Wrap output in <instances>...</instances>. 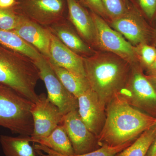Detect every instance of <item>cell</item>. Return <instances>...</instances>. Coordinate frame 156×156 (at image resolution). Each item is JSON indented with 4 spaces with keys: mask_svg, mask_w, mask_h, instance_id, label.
<instances>
[{
    "mask_svg": "<svg viewBox=\"0 0 156 156\" xmlns=\"http://www.w3.org/2000/svg\"><path fill=\"white\" fill-rule=\"evenodd\" d=\"M106 119L97 136L100 147L116 146L134 141L153 125L156 118L140 111L118 93L105 107Z\"/></svg>",
    "mask_w": 156,
    "mask_h": 156,
    "instance_id": "1",
    "label": "cell"
},
{
    "mask_svg": "<svg viewBox=\"0 0 156 156\" xmlns=\"http://www.w3.org/2000/svg\"><path fill=\"white\" fill-rule=\"evenodd\" d=\"M86 78L103 108L120 92L128 79L130 65L113 53L83 57Z\"/></svg>",
    "mask_w": 156,
    "mask_h": 156,
    "instance_id": "2",
    "label": "cell"
},
{
    "mask_svg": "<svg viewBox=\"0 0 156 156\" xmlns=\"http://www.w3.org/2000/svg\"><path fill=\"white\" fill-rule=\"evenodd\" d=\"M40 79L34 61L0 44V84L9 87L32 102L39 95L36 87Z\"/></svg>",
    "mask_w": 156,
    "mask_h": 156,
    "instance_id": "3",
    "label": "cell"
},
{
    "mask_svg": "<svg viewBox=\"0 0 156 156\" xmlns=\"http://www.w3.org/2000/svg\"><path fill=\"white\" fill-rule=\"evenodd\" d=\"M33 102L0 84V126L13 134L31 136L34 129L30 112Z\"/></svg>",
    "mask_w": 156,
    "mask_h": 156,
    "instance_id": "4",
    "label": "cell"
},
{
    "mask_svg": "<svg viewBox=\"0 0 156 156\" xmlns=\"http://www.w3.org/2000/svg\"><path fill=\"white\" fill-rule=\"evenodd\" d=\"M126 84L119 92L130 104L156 118V91L139 63L131 66Z\"/></svg>",
    "mask_w": 156,
    "mask_h": 156,
    "instance_id": "5",
    "label": "cell"
},
{
    "mask_svg": "<svg viewBox=\"0 0 156 156\" xmlns=\"http://www.w3.org/2000/svg\"><path fill=\"white\" fill-rule=\"evenodd\" d=\"M95 29V45L101 50L116 55L130 65L138 63L135 47L119 33L111 28L102 17L90 11Z\"/></svg>",
    "mask_w": 156,
    "mask_h": 156,
    "instance_id": "6",
    "label": "cell"
},
{
    "mask_svg": "<svg viewBox=\"0 0 156 156\" xmlns=\"http://www.w3.org/2000/svg\"><path fill=\"white\" fill-rule=\"evenodd\" d=\"M17 12L39 25L48 27L66 19V0H17Z\"/></svg>",
    "mask_w": 156,
    "mask_h": 156,
    "instance_id": "7",
    "label": "cell"
},
{
    "mask_svg": "<svg viewBox=\"0 0 156 156\" xmlns=\"http://www.w3.org/2000/svg\"><path fill=\"white\" fill-rule=\"evenodd\" d=\"M111 25L134 47L144 43L154 46V28L148 24L142 12L134 5H131L122 17L111 20Z\"/></svg>",
    "mask_w": 156,
    "mask_h": 156,
    "instance_id": "8",
    "label": "cell"
},
{
    "mask_svg": "<svg viewBox=\"0 0 156 156\" xmlns=\"http://www.w3.org/2000/svg\"><path fill=\"white\" fill-rule=\"evenodd\" d=\"M34 62L38 69L40 79L44 83L50 101L58 108L64 115L78 110V98L65 88L48 59L43 56Z\"/></svg>",
    "mask_w": 156,
    "mask_h": 156,
    "instance_id": "9",
    "label": "cell"
},
{
    "mask_svg": "<svg viewBox=\"0 0 156 156\" xmlns=\"http://www.w3.org/2000/svg\"><path fill=\"white\" fill-rule=\"evenodd\" d=\"M30 112L34 129L30 140L33 143L49 136L58 125L62 124L64 116L58 108L44 93L39 95L37 100L33 103Z\"/></svg>",
    "mask_w": 156,
    "mask_h": 156,
    "instance_id": "10",
    "label": "cell"
},
{
    "mask_svg": "<svg viewBox=\"0 0 156 156\" xmlns=\"http://www.w3.org/2000/svg\"><path fill=\"white\" fill-rule=\"evenodd\" d=\"M62 125L64 126L71 143L75 155L87 153L101 147L97 137L81 119L78 110L64 115Z\"/></svg>",
    "mask_w": 156,
    "mask_h": 156,
    "instance_id": "11",
    "label": "cell"
},
{
    "mask_svg": "<svg viewBox=\"0 0 156 156\" xmlns=\"http://www.w3.org/2000/svg\"><path fill=\"white\" fill-rule=\"evenodd\" d=\"M78 111L81 119L96 137L102 130L106 119L105 109L95 92L90 89L78 98Z\"/></svg>",
    "mask_w": 156,
    "mask_h": 156,
    "instance_id": "12",
    "label": "cell"
},
{
    "mask_svg": "<svg viewBox=\"0 0 156 156\" xmlns=\"http://www.w3.org/2000/svg\"><path fill=\"white\" fill-rule=\"evenodd\" d=\"M13 31L33 46L46 59H49L51 33L49 29L22 15L21 21Z\"/></svg>",
    "mask_w": 156,
    "mask_h": 156,
    "instance_id": "13",
    "label": "cell"
},
{
    "mask_svg": "<svg viewBox=\"0 0 156 156\" xmlns=\"http://www.w3.org/2000/svg\"><path fill=\"white\" fill-rule=\"evenodd\" d=\"M48 60L76 75L86 78L83 57L70 50L52 33Z\"/></svg>",
    "mask_w": 156,
    "mask_h": 156,
    "instance_id": "14",
    "label": "cell"
},
{
    "mask_svg": "<svg viewBox=\"0 0 156 156\" xmlns=\"http://www.w3.org/2000/svg\"><path fill=\"white\" fill-rule=\"evenodd\" d=\"M66 1L69 20L87 44L95 45V24L91 13L76 0Z\"/></svg>",
    "mask_w": 156,
    "mask_h": 156,
    "instance_id": "15",
    "label": "cell"
},
{
    "mask_svg": "<svg viewBox=\"0 0 156 156\" xmlns=\"http://www.w3.org/2000/svg\"><path fill=\"white\" fill-rule=\"evenodd\" d=\"M47 28L62 44L82 57L95 53L89 45L67 24L66 19Z\"/></svg>",
    "mask_w": 156,
    "mask_h": 156,
    "instance_id": "16",
    "label": "cell"
},
{
    "mask_svg": "<svg viewBox=\"0 0 156 156\" xmlns=\"http://www.w3.org/2000/svg\"><path fill=\"white\" fill-rule=\"evenodd\" d=\"M30 136H0V144L5 156H43L30 145Z\"/></svg>",
    "mask_w": 156,
    "mask_h": 156,
    "instance_id": "17",
    "label": "cell"
},
{
    "mask_svg": "<svg viewBox=\"0 0 156 156\" xmlns=\"http://www.w3.org/2000/svg\"><path fill=\"white\" fill-rule=\"evenodd\" d=\"M0 44L27 56L34 61L38 60L43 56L33 46L28 44L13 30L0 29Z\"/></svg>",
    "mask_w": 156,
    "mask_h": 156,
    "instance_id": "18",
    "label": "cell"
},
{
    "mask_svg": "<svg viewBox=\"0 0 156 156\" xmlns=\"http://www.w3.org/2000/svg\"><path fill=\"white\" fill-rule=\"evenodd\" d=\"M34 144L45 146L64 155H75L71 143L62 124L58 125L49 136L37 140Z\"/></svg>",
    "mask_w": 156,
    "mask_h": 156,
    "instance_id": "19",
    "label": "cell"
},
{
    "mask_svg": "<svg viewBox=\"0 0 156 156\" xmlns=\"http://www.w3.org/2000/svg\"><path fill=\"white\" fill-rule=\"evenodd\" d=\"M50 63L65 88L77 98L91 89L87 78L79 76L65 69Z\"/></svg>",
    "mask_w": 156,
    "mask_h": 156,
    "instance_id": "20",
    "label": "cell"
},
{
    "mask_svg": "<svg viewBox=\"0 0 156 156\" xmlns=\"http://www.w3.org/2000/svg\"><path fill=\"white\" fill-rule=\"evenodd\" d=\"M156 136V130L150 128L144 131L125 149L114 156H146Z\"/></svg>",
    "mask_w": 156,
    "mask_h": 156,
    "instance_id": "21",
    "label": "cell"
},
{
    "mask_svg": "<svg viewBox=\"0 0 156 156\" xmlns=\"http://www.w3.org/2000/svg\"><path fill=\"white\" fill-rule=\"evenodd\" d=\"M134 141V140L130 141L116 146L112 147L104 145L101 147L96 150L92 151L90 152L82 154L73 155L71 156L61 154L45 146L41 145L38 144H35L33 146L37 151L43 156H114L116 154L131 145Z\"/></svg>",
    "mask_w": 156,
    "mask_h": 156,
    "instance_id": "22",
    "label": "cell"
},
{
    "mask_svg": "<svg viewBox=\"0 0 156 156\" xmlns=\"http://www.w3.org/2000/svg\"><path fill=\"white\" fill-rule=\"evenodd\" d=\"M134 47L138 63L143 69L146 70L155 60L156 46L144 43Z\"/></svg>",
    "mask_w": 156,
    "mask_h": 156,
    "instance_id": "23",
    "label": "cell"
},
{
    "mask_svg": "<svg viewBox=\"0 0 156 156\" xmlns=\"http://www.w3.org/2000/svg\"><path fill=\"white\" fill-rule=\"evenodd\" d=\"M22 15L16 11L14 7L11 8H0V29L14 30L19 24Z\"/></svg>",
    "mask_w": 156,
    "mask_h": 156,
    "instance_id": "24",
    "label": "cell"
},
{
    "mask_svg": "<svg viewBox=\"0 0 156 156\" xmlns=\"http://www.w3.org/2000/svg\"><path fill=\"white\" fill-rule=\"evenodd\" d=\"M108 18L111 20L122 17L128 8L124 0H101Z\"/></svg>",
    "mask_w": 156,
    "mask_h": 156,
    "instance_id": "25",
    "label": "cell"
},
{
    "mask_svg": "<svg viewBox=\"0 0 156 156\" xmlns=\"http://www.w3.org/2000/svg\"><path fill=\"white\" fill-rule=\"evenodd\" d=\"M143 14L149 20L155 19L156 15V0H137Z\"/></svg>",
    "mask_w": 156,
    "mask_h": 156,
    "instance_id": "26",
    "label": "cell"
},
{
    "mask_svg": "<svg viewBox=\"0 0 156 156\" xmlns=\"http://www.w3.org/2000/svg\"><path fill=\"white\" fill-rule=\"evenodd\" d=\"M84 6L102 18H108L101 0H84Z\"/></svg>",
    "mask_w": 156,
    "mask_h": 156,
    "instance_id": "27",
    "label": "cell"
},
{
    "mask_svg": "<svg viewBox=\"0 0 156 156\" xmlns=\"http://www.w3.org/2000/svg\"><path fill=\"white\" fill-rule=\"evenodd\" d=\"M17 4V0H0V8L7 9L14 7Z\"/></svg>",
    "mask_w": 156,
    "mask_h": 156,
    "instance_id": "28",
    "label": "cell"
},
{
    "mask_svg": "<svg viewBox=\"0 0 156 156\" xmlns=\"http://www.w3.org/2000/svg\"><path fill=\"white\" fill-rule=\"evenodd\" d=\"M146 156H156V136L150 147Z\"/></svg>",
    "mask_w": 156,
    "mask_h": 156,
    "instance_id": "29",
    "label": "cell"
},
{
    "mask_svg": "<svg viewBox=\"0 0 156 156\" xmlns=\"http://www.w3.org/2000/svg\"><path fill=\"white\" fill-rule=\"evenodd\" d=\"M145 75L148 76H156V58L151 66L146 70Z\"/></svg>",
    "mask_w": 156,
    "mask_h": 156,
    "instance_id": "30",
    "label": "cell"
},
{
    "mask_svg": "<svg viewBox=\"0 0 156 156\" xmlns=\"http://www.w3.org/2000/svg\"><path fill=\"white\" fill-rule=\"evenodd\" d=\"M146 76L156 91V76H148L146 75Z\"/></svg>",
    "mask_w": 156,
    "mask_h": 156,
    "instance_id": "31",
    "label": "cell"
},
{
    "mask_svg": "<svg viewBox=\"0 0 156 156\" xmlns=\"http://www.w3.org/2000/svg\"><path fill=\"white\" fill-rule=\"evenodd\" d=\"M154 19L155 20V28H154V46H156V15Z\"/></svg>",
    "mask_w": 156,
    "mask_h": 156,
    "instance_id": "32",
    "label": "cell"
},
{
    "mask_svg": "<svg viewBox=\"0 0 156 156\" xmlns=\"http://www.w3.org/2000/svg\"><path fill=\"white\" fill-rule=\"evenodd\" d=\"M124 2L126 3V6H127L128 8H129L130 7V5H131V3H130V0H124Z\"/></svg>",
    "mask_w": 156,
    "mask_h": 156,
    "instance_id": "33",
    "label": "cell"
},
{
    "mask_svg": "<svg viewBox=\"0 0 156 156\" xmlns=\"http://www.w3.org/2000/svg\"><path fill=\"white\" fill-rule=\"evenodd\" d=\"M151 128H153V129H155L156 130V118L155 121L153 125V126L151 127Z\"/></svg>",
    "mask_w": 156,
    "mask_h": 156,
    "instance_id": "34",
    "label": "cell"
},
{
    "mask_svg": "<svg viewBox=\"0 0 156 156\" xmlns=\"http://www.w3.org/2000/svg\"><path fill=\"white\" fill-rule=\"evenodd\" d=\"M76 1H77L78 2L80 3V4H81V5H83V6H84V0H76Z\"/></svg>",
    "mask_w": 156,
    "mask_h": 156,
    "instance_id": "35",
    "label": "cell"
}]
</instances>
